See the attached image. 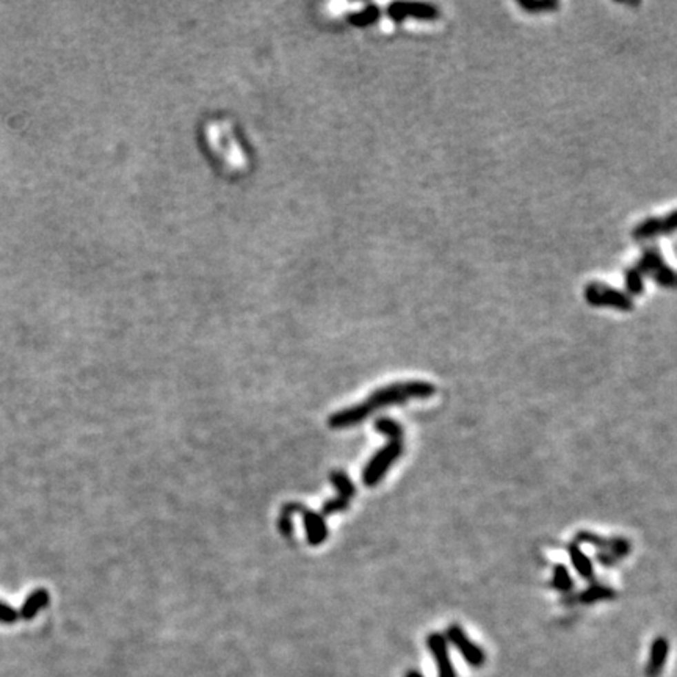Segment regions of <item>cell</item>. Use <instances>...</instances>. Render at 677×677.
<instances>
[{"instance_id":"cell-1","label":"cell","mask_w":677,"mask_h":677,"mask_svg":"<svg viewBox=\"0 0 677 677\" xmlns=\"http://www.w3.org/2000/svg\"><path fill=\"white\" fill-rule=\"evenodd\" d=\"M436 392L434 384L428 381L412 380L400 381L384 386L372 392L370 397L361 403L350 406L347 410L337 411L328 418V425L332 430H343L358 425L369 418L375 411L392 405H403L411 398H430Z\"/></svg>"},{"instance_id":"cell-2","label":"cell","mask_w":677,"mask_h":677,"mask_svg":"<svg viewBox=\"0 0 677 677\" xmlns=\"http://www.w3.org/2000/svg\"><path fill=\"white\" fill-rule=\"evenodd\" d=\"M645 278L654 279L656 284L663 287V289H677V272L671 268L667 261L663 259L662 251H660L657 245L646 246L641 252L640 259L635 262V265L625 268V292L630 296L641 295L645 292V283H643Z\"/></svg>"},{"instance_id":"cell-3","label":"cell","mask_w":677,"mask_h":677,"mask_svg":"<svg viewBox=\"0 0 677 677\" xmlns=\"http://www.w3.org/2000/svg\"><path fill=\"white\" fill-rule=\"evenodd\" d=\"M403 439L389 441L380 452H376L374 458L367 463L365 469L363 470V483L365 486H376L387 474V470L392 467V464L403 455Z\"/></svg>"},{"instance_id":"cell-4","label":"cell","mask_w":677,"mask_h":677,"mask_svg":"<svg viewBox=\"0 0 677 677\" xmlns=\"http://www.w3.org/2000/svg\"><path fill=\"white\" fill-rule=\"evenodd\" d=\"M585 300L594 307H613L618 311L629 312L634 309V300L627 292L613 289L604 283H589L585 287Z\"/></svg>"},{"instance_id":"cell-5","label":"cell","mask_w":677,"mask_h":677,"mask_svg":"<svg viewBox=\"0 0 677 677\" xmlns=\"http://www.w3.org/2000/svg\"><path fill=\"white\" fill-rule=\"evenodd\" d=\"M574 541L577 544H589V546H593L598 552H600V550L610 552L615 555L618 560L625 558V556L630 554V550H632V544H630L629 539H625L623 536L605 538L598 535V533L588 532V530L578 532Z\"/></svg>"},{"instance_id":"cell-6","label":"cell","mask_w":677,"mask_h":677,"mask_svg":"<svg viewBox=\"0 0 677 677\" xmlns=\"http://www.w3.org/2000/svg\"><path fill=\"white\" fill-rule=\"evenodd\" d=\"M677 231V210L669 212L665 216H651L636 225L632 231V237L636 242L657 239L660 235H668Z\"/></svg>"},{"instance_id":"cell-7","label":"cell","mask_w":677,"mask_h":677,"mask_svg":"<svg viewBox=\"0 0 677 677\" xmlns=\"http://www.w3.org/2000/svg\"><path fill=\"white\" fill-rule=\"evenodd\" d=\"M445 640L450 641L452 645L456 647L458 652H460L461 656L466 658V662L469 665H472V667L478 668L485 663L486 657H485L483 649H481L480 646L475 645V643L470 641V638L466 635V632H464V630L460 627V625H456V624L450 625V627L447 629Z\"/></svg>"},{"instance_id":"cell-8","label":"cell","mask_w":677,"mask_h":677,"mask_svg":"<svg viewBox=\"0 0 677 677\" xmlns=\"http://www.w3.org/2000/svg\"><path fill=\"white\" fill-rule=\"evenodd\" d=\"M427 645L436 660L439 677H456L455 667H453L449 656V646H447L445 636L441 634H432L428 636Z\"/></svg>"},{"instance_id":"cell-9","label":"cell","mask_w":677,"mask_h":677,"mask_svg":"<svg viewBox=\"0 0 677 677\" xmlns=\"http://www.w3.org/2000/svg\"><path fill=\"white\" fill-rule=\"evenodd\" d=\"M303 522H304V529H306V536L307 543L311 546H320L321 543H325V539L328 538V527H326L325 518L320 513L311 512V509L303 508Z\"/></svg>"},{"instance_id":"cell-10","label":"cell","mask_w":677,"mask_h":677,"mask_svg":"<svg viewBox=\"0 0 677 677\" xmlns=\"http://www.w3.org/2000/svg\"><path fill=\"white\" fill-rule=\"evenodd\" d=\"M567 554H569L571 565L574 566V569L580 576L583 580L593 582L596 577L594 572V565L591 561L589 556L583 552L580 544H577L576 541H572L571 544H567Z\"/></svg>"},{"instance_id":"cell-11","label":"cell","mask_w":677,"mask_h":677,"mask_svg":"<svg viewBox=\"0 0 677 677\" xmlns=\"http://www.w3.org/2000/svg\"><path fill=\"white\" fill-rule=\"evenodd\" d=\"M392 14L400 19H405L406 16H414L418 19H438L439 11L433 5L427 3H397L392 7Z\"/></svg>"},{"instance_id":"cell-12","label":"cell","mask_w":677,"mask_h":677,"mask_svg":"<svg viewBox=\"0 0 677 677\" xmlns=\"http://www.w3.org/2000/svg\"><path fill=\"white\" fill-rule=\"evenodd\" d=\"M668 651L669 645L668 640L663 638V636H658V638L654 640L651 646V654H649V662H647V677H657L665 667V662L668 658Z\"/></svg>"},{"instance_id":"cell-13","label":"cell","mask_w":677,"mask_h":677,"mask_svg":"<svg viewBox=\"0 0 677 677\" xmlns=\"http://www.w3.org/2000/svg\"><path fill=\"white\" fill-rule=\"evenodd\" d=\"M616 598V591L613 589L608 585L602 583H591L589 587L585 588L576 596V600L580 602V604H596V602L600 600H610Z\"/></svg>"},{"instance_id":"cell-14","label":"cell","mask_w":677,"mask_h":677,"mask_svg":"<svg viewBox=\"0 0 677 677\" xmlns=\"http://www.w3.org/2000/svg\"><path fill=\"white\" fill-rule=\"evenodd\" d=\"M550 587L561 594H569L574 589V582L569 569L563 563H556L552 569V580Z\"/></svg>"},{"instance_id":"cell-15","label":"cell","mask_w":677,"mask_h":677,"mask_svg":"<svg viewBox=\"0 0 677 677\" xmlns=\"http://www.w3.org/2000/svg\"><path fill=\"white\" fill-rule=\"evenodd\" d=\"M330 478H331V483L334 485V487L337 489L338 497H343V498H348V501H352L354 494H356V487H354V483L352 480H350V477L345 472H342V470H334V472H331Z\"/></svg>"},{"instance_id":"cell-16","label":"cell","mask_w":677,"mask_h":677,"mask_svg":"<svg viewBox=\"0 0 677 677\" xmlns=\"http://www.w3.org/2000/svg\"><path fill=\"white\" fill-rule=\"evenodd\" d=\"M375 430L386 436L389 441L403 439V427H401L398 422H395L394 418H389V417L376 418Z\"/></svg>"},{"instance_id":"cell-17","label":"cell","mask_w":677,"mask_h":677,"mask_svg":"<svg viewBox=\"0 0 677 677\" xmlns=\"http://www.w3.org/2000/svg\"><path fill=\"white\" fill-rule=\"evenodd\" d=\"M518 3L529 13H544V11H554L560 7L556 0H518Z\"/></svg>"},{"instance_id":"cell-18","label":"cell","mask_w":677,"mask_h":677,"mask_svg":"<svg viewBox=\"0 0 677 677\" xmlns=\"http://www.w3.org/2000/svg\"><path fill=\"white\" fill-rule=\"evenodd\" d=\"M350 503H352V501H348V498H343V497H334V498H331V501L328 502H325L323 503V507H321V516L323 518H326V516H331V514H336V513H342V512H345V509H348L350 507Z\"/></svg>"},{"instance_id":"cell-19","label":"cell","mask_w":677,"mask_h":677,"mask_svg":"<svg viewBox=\"0 0 677 677\" xmlns=\"http://www.w3.org/2000/svg\"><path fill=\"white\" fill-rule=\"evenodd\" d=\"M596 560H598V563L604 567H613V566H616L619 561H621V560H618L613 554L604 552V550H600V552H596Z\"/></svg>"},{"instance_id":"cell-20","label":"cell","mask_w":677,"mask_h":677,"mask_svg":"<svg viewBox=\"0 0 677 677\" xmlns=\"http://www.w3.org/2000/svg\"><path fill=\"white\" fill-rule=\"evenodd\" d=\"M406 677H423L421 673H417V671H408V674H406Z\"/></svg>"}]
</instances>
